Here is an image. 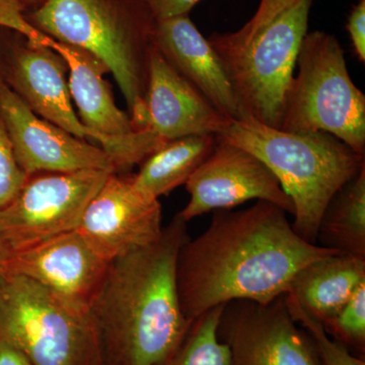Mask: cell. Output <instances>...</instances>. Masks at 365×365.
I'll list each match as a JSON object with an SVG mask.
<instances>
[{
  "mask_svg": "<svg viewBox=\"0 0 365 365\" xmlns=\"http://www.w3.org/2000/svg\"><path fill=\"white\" fill-rule=\"evenodd\" d=\"M0 365H34L20 349L0 339Z\"/></svg>",
  "mask_w": 365,
  "mask_h": 365,
  "instance_id": "83f0119b",
  "label": "cell"
},
{
  "mask_svg": "<svg viewBox=\"0 0 365 365\" xmlns=\"http://www.w3.org/2000/svg\"><path fill=\"white\" fill-rule=\"evenodd\" d=\"M25 18L53 40L98 57L116 79L135 130H148L145 96L157 20L144 0H46Z\"/></svg>",
  "mask_w": 365,
  "mask_h": 365,
  "instance_id": "3957f363",
  "label": "cell"
},
{
  "mask_svg": "<svg viewBox=\"0 0 365 365\" xmlns=\"http://www.w3.org/2000/svg\"><path fill=\"white\" fill-rule=\"evenodd\" d=\"M153 44L223 116L245 120L222 62L189 16L157 21Z\"/></svg>",
  "mask_w": 365,
  "mask_h": 365,
  "instance_id": "e0dca14e",
  "label": "cell"
},
{
  "mask_svg": "<svg viewBox=\"0 0 365 365\" xmlns=\"http://www.w3.org/2000/svg\"><path fill=\"white\" fill-rule=\"evenodd\" d=\"M336 254L302 239L287 212L268 201L216 210L207 230L185 242L178 256L182 314L192 321L232 300L270 304L287 294L300 269Z\"/></svg>",
  "mask_w": 365,
  "mask_h": 365,
  "instance_id": "6da1fadb",
  "label": "cell"
},
{
  "mask_svg": "<svg viewBox=\"0 0 365 365\" xmlns=\"http://www.w3.org/2000/svg\"><path fill=\"white\" fill-rule=\"evenodd\" d=\"M217 336L227 345L230 365H322L316 343L297 326L284 294L267 304L227 302Z\"/></svg>",
  "mask_w": 365,
  "mask_h": 365,
  "instance_id": "30bf717a",
  "label": "cell"
},
{
  "mask_svg": "<svg viewBox=\"0 0 365 365\" xmlns=\"http://www.w3.org/2000/svg\"><path fill=\"white\" fill-rule=\"evenodd\" d=\"M2 29L0 78L37 116L78 138L96 140L76 113L63 58L47 46Z\"/></svg>",
  "mask_w": 365,
  "mask_h": 365,
  "instance_id": "8fae6325",
  "label": "cell"
},
{
  "mask_svg": "<svg viewBox=\"0 0 365 365\" xmlns=\"http://www.w3.org/2000/svg\"><path fill=\"white\" fill-rule=\"evenodd\" d=\"M6 252H4V250L2 249L1 245H0V277L6 274Z\"/></svg>",
  "mask_w": 365,
  "mask_h": 365,
  "instance_id": "f546056e",
  "label": "cell"
},
{
  "mask_svg": "<svg viewBox=\"0 0 365 365\" xmlns=\"http://www.w3.org/2000/svg\"><path fill=\"white\" fill-rule=\"evenodd\" d=\"M109 265L72 230L6 255V273L39 283L72 309L91 316Z\"/></svg>",
  "mask_w": 365,
  "mask_h": 365,
  "instance_id": "5bb4252c",
  "label": "cell"
},
{
  "mask_svg": "<svg viewBox=\"0 0 365 365\" xmlns=\"http://www.w3.org/2000/svg\"><path fill=\"white\" fill-rule=\"evenodd\" d=\"M215 137L267 165L294 202L292 228L311 244L331 199L365 167L364 155L324 131L287 132L247 119L230 122Z\"/></svg>",
  "mask_w": 365,
  "mask_h": 365,
  "instance_id": "277c9868",
  "label": "cell"
},
{
  "mask_svg": "<svg viewBox=\"0 0 365 365\" xmlns=\"http://www.w3.org/2000/svg\"><path fill=\"white\" fill-rule=\"evenodd\" d=\"M230 122L153 46L145 96V129L172 140L190 135L216 136Z\"/></svg>",
  "mask_w": 365,
  "mask_h": 365,
  "instance_id": "2e32d148",
  "label": "cell"
},
{
  "mask_svg": "<svg viewBox=\"0 0 365 365\" xmlns=\"http://www.w3.org/2000/svg\"><path fill=\"white\" fill-rule=\"evenodd\" d=\"M157 21L189 16L200 0H144Z\"/></svg>",
  "mask_w": 365,
  "mask_h": 365,
  "instance_id": "4316f807",
  "label": "cell"
},
{
  "mask_svg": "<svg viewBox=\"0 0 365 365\" xmlns=\"http://www.w3.org/2000/svg\"><path fill=\"white\" fill-rule=\"evenodd\" d=\"M163 230L158 199L137 191L132 174L111 173L88 203L76 230L96 254L111 263L153 244Z\"/></svg>",
  "mask_w": 365,
  "mask_h": 365,
  "instance_id": "4fadbf2b",
  "label": "cell"
},
{
  "mask_svg": "<svg viewBox=\"0 0 365 365\" xmlns=\"http://www.w3.org/2000/svg\"><path fill=\"white\" fill-rule=\"evenodd\" d=\"M18 6L24 14H29L42 6L46 0H9Z\"/></svg>",
  "mask_w": 365,
  "mask_h": 365,
  "instance_id": "f1b7e54d",
  "label": "cell"
},
{
  "mask_svg": "<svg viewBox=\"0 0 365 365\" xmlns=\"http://www.w3.org/2000/svg\"><path fill=\"white\" fill-rule=\"evenodd\" d=\"M28 32L26 39L51 48L66 61L69 91L79 119L112 158L118 174H128L165 143L153 131L135 130L128 113L115 103L111 86L104 78L109 69L98 57L81 48L53 40L32 26Z\"/></svg>",
  "mask_w": 365,
  "mask_h": 365,
  "instance_id": "ba28073f",
  "label": "cell"
},
{
  "mask_svg": "<svg viewBox=\"0 0 365 365\" xmlns=\"http://www.w3.org/2000/svg\"><path fill=\"white\" fill-rule=\"evenodd\" d=\"M294 1V0H261L254 16L240 30L232 32V35L239 39L251 37L259 29L267 25L269 21Z\"/></svg>",
  "mask_w": 365,
  "mask_h": 365,
  "instance_id": "d4e9b609",
  "label": "cell"
},
{
  "mask_svg": "<svg viewBox=\"0 0 365 365\" xmlns=\"http://www.w3.org/2000/svg\"><path fill=\"white\" fill-rule=\"evenodd\" d=\"M317 245L340 255L365 258V167L327 205Z\"/></svg>",
  "mask_w": 365,
  "mask_h": 365,
  "instance_id": "ffe728a7",
  "label": "cell"
},
{
  "mask_svg": "<svg viewBox=\"0 0 365 365\" xmlns=\"http://www.w3.org/2000/svg\"><path fill=\"white\" fill-rule=\"evenodd\" d=\"M26 177L16 160L11 137L0 115V209L13 200Z\"/></svg>",
  "mask_w": 365,
  "mask_h": 365,
  "instance_id": "cb8c5ba5",
  "label": "cell"
},
{
  "mask_svg": "<svg viewBox=\"0 0 365 365\" xmlns=\"http://www.w3.org/2000/svg\"><path fill=\"white\" fill-rule=\"evenodd\" d=\"M365 283V258L336 254L307 264L287 294L319 323L336 316Z\"/></svg>",
  "mask_w": 365,
  "mask_h": 365,
  "instance_id": "ac0fdd59",
  "label": "cell"
},
{
  "mask_svg": "<svg viewBox=\"0 0 365 365\" xmlns=\"http://www.w3.org/2000/svg\"><path fill=\"white\" fill-rule=\"evenodd\" d=\"M223 306L208 309L192 319L177 347L157 365H230L227 345L217 336Z\"/></svg>",
  "mask_w": 365,
  "mask_h": 365,
  "instance_id": "44dd1931",
  "label": "cell"
},
{
  "mask_svg": "<svg viewBox=\"0 0 365 365\" xmlns=\"http://www.w3.org/2000/svg\"><path fill=\"white\" fill-rule=\"evenodd\" d=\"M187 223L177 215L157 241L110 263L91 311L103 365H157L188 330L177 287Z\"/></svg>",
  "mask_w": 365,
  "mask_h": 365,
  "instance_id": "7a4b0ae2",
  "label": "cell"
},
{
  "mask_svg": "<svg viewBox=\"0 0 365 365\" xmlns=\"http://www.w3.org/2000/svg\"><path fill=\"white\" fill-rule=\"evenodd\" d=\"M111 172H38L28 175L0 209V245L6 255L78 230L86 208Z\"/></svg>",
  "mask_w": 365,
  "mask_h": 365,
  "instance_id": "9c48e42d",
  "label": "cell"
},
{
  "mask_svg": "<svg viewBox=\"0 0 365 365\" xmlns=\"http://www.w3.org/2000/svg\"><path fill=\"white\" fill-rule=\"evenodd\" d=\"M0 115L16 160L26 175L83 170L116 173L112 158L102 148L37 116L1 78Z\"/></svg>",
  "mask_w": 365,
  "mask_h": 365,
  "instance_id": "9a60e30c",
  "label": "cell"
},
{
  "mask_svg": "<svg viewBox=\"0 0 365 365\" xmlns=\"http://www.w3.org/2000/svg\"><path fill=\"white\" fill-rule=\"evenodd\" d=\"M355 54L361 63L365 62V0L352 7L346 25Z\"/></svg>",
  "mask_w": 365,
  "mask_h": 365,
  "instance_id": "484cf974",
  "label": "cell"
},
{
  "mask_svg": "<svg viewBox=\"0 0 365 365\" xmlns=\"http://www.w3.org/2000/svg\"><path fill=\"white\" fill-rule=\"evenodd\" d=\"M284 299L292 318L312 336L316 343L322 365H365L364 359H360L345 346L332 339L318 319L307 313L294 297L285 294Z\"/></svg>",
  "mask_w": 365,
  "mask_h": 365,
  "instance_id": "603a6c76",
  "label": "cell"
},
{
  "mask_svg": "<svg viewBox=\"0 0 365 365\" xmlns=\"http://www.w3.org/2000/svg\"><path fill=\"white\" fill-rule=\"evenodd\" d=\"M185 186L190 200L178 215L186 222L250 200L268 201L294 213V202L265 163L250 151L217 138L215 150Z\"/></svg>",
  "mask_w": 365,
  "mask_h": 365,
  "instance_id": "7c38bea8",
  "label": "cell"
},
{
  "mask_svg": "<svg viewBox=\"0 0 365 365\" xmlns=\"http://www.w3.org/2000/svg\"><path fill=\"white\" fill-rule=\"evenodd\" d=\"M313 1L294 0L247 39L232 33H213L208 38L245 120L280 129Z\"/></svg>",
  "mask_w": 365,
  "mask_h": 365,
  "instance_id": "5b68a950",
  "label": "cell"
},
{
  "mask_svg": "<svg viewBox=\"0 0 365 365\" xmlns=\"http://www.w3.org/2000/svg\"><path fill=\"white\" fill-rule=\"evenodd\" d=\"M2 29L0 28V36H1Z\"/></svg>",
  "mask_w": 365,
  "mask_h": 365,
  "instance_id": "4dcf8cb0",
  "label": "cell"
},
{
  "mask_svg": "<svg viewBox=\"0 0 365 365\" xmlns=\"http://www.w3.org/2000/svg\"><path fill=\"white\" fill-rule=\"evenodd\" d=\"M325 332L360 359L365 356V283L333 318L323 323Z\"/></svg>",
  "mask_w": 365,
  "mask_h": 365,
  "instance_id": "7402d4cb",
  "label": "cell"
},
{
  "mask_svg": "<svg viewBox=\"0 0 365 365\" xmlns=\"http://www.w3.org/2000/svg\"><path fill=\"white\" fill-rule=\"evenodd\" d=\"M215 135H190L167 141L140 163L132 174L137 191L144 196L158 199L186 184L189 178L211 155Z\"/></svg>",
  "mask_w": 365,
  "mask_h": 365,
  "instance_id": "d6986e66",
  "label": "cell"
},
{
  "mask_svg": "<svg viewBox=\"0 0 365 365\" xmlns=\"http://www.w3.org/2000/svg\"><path fill=\"white\" fill-rule=\"evenodd\" d=\"M281 130L324 131L365 153V96L353 83L335 36L307 33L300 46Z\"/></svg>",
  "mask_w": 365,
  "mask_h": 365,
  "instance_id": "8992f818",
  "label": "cell"
},
{
  "mask_svg": "<svg viewBox=\"0 0 365 365\" xmlns=\"http://www.w3.org/2000/svg\"><path fill=\"white\" fill-rule=\"evenodd\" d=\"M0 339L34 365H103L93 317L16 274L0 277Z\"/></svg>",
  "mask_w": 365,
  "mask_h": 365,
  "instance_id": "52a82bcc",
  "label": "cell"
}]
</instances>
